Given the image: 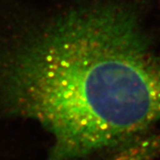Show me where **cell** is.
Instances as JSON below:
<instances>
[{"label":"cell","instance_id":"cell-1","mask_svg":"<svg viewBox=\"0 0 160 160\" xmlns=\"http://www.w3.org/2000/svg\"><path fill=\"white\" fill-rule=\"evenodd\" d=\"M148 85L134 56L82 12L0 58V124L27 122L51 139L44 160H91L144 131Z\"/></svg>","mask_w":160,"mask_h":160},{"label":"cell","instance_id":"cell-2","mask_svg":"<svg viewBox=\"0 0 160 160\" xmlns=\"http://www.w3.org/2000/svg\"><path fill=\"white\" fill-rule=\"evenodd\" d=\"M160 155V133H145L112 151L107 160H154Z\"/></svg>","mask_w":160,"mask_h":160}]
</instances>
